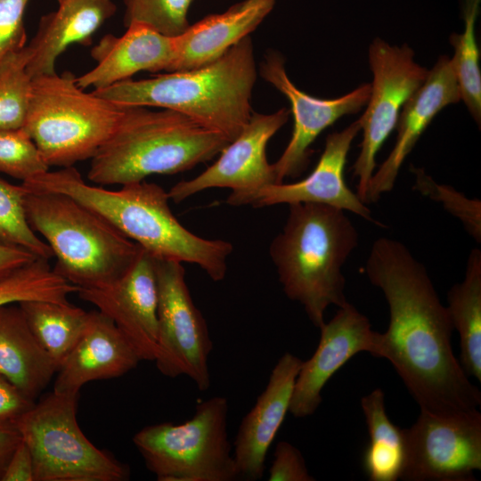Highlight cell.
Returning a JSON list of instances; mask_svg holds the SVG:
<instances>
[{"label":"cell","mask_w":481,"mask_h":481,"mask_svg":"<svg viewBox=\"0 0 481 481\" xmlns=\"http://www.w3.org/2000/svg\"><path fill=\"white\" fill-rule=\"evenodd\" d=\"M29 0H0V59L26 45L24 14Z\"/></svg>","instance_id":"35"},{"label":"cell","mask_w":481,"mask_h":481,"mask_svg":"<svg viewBox=\"0 0 481 481\" xmlns=\"http://www.w3.org/2000/svg\"><path fill=\"white\" fill-rule=\"evenodd\" d=\"M320 330L316 350L302 362L295 382L289 412L297 418L315 412L322 400V388L347 361L361 352L373 355L375 350L378 332L371 330L369 319L348 302Z\"/></svg>","instance_id":"17"},{"label":"cell","mask_w":481,"mask_h":481,"mask_svg":"<svg viewBox=\"0 0 481 481\" xmlns=\"http://www.w3.org/2000/svg\"><path fill=\"white\" fill-rule=\"evenodd\" d=\"M358 245V232L344 210L317 203H292L269 253L286 296L300 303L321 328L326 309L347 303L342 266Z\"/></svg>","instance_id":"4"},{"label":"cell","mask_w":481,"mask_h":481,"mask_svg":"<svg viewBox=\"0 0 481 481\" xmlns=\"http://www.w3.org/2000/svg\"><path fill=\"white\" fill-rule=\"evenodd\" d=\"M461 100L452 58L442 55L404 104L396 124L394 148L370 181L367 204L378 201L394 188L403 163L431 121L444 108Z\"/></svg>","instance_id":"19"},{"label":"cell","mask_w":481,"mask_h":481,"mask_svg":"<svg viewBox=\"0 0 481 481\" xmlns=\"http://www.w3.org/2000/svg\"><path fill=\"white\" fill-rule=\"evenodd\" d=\"M19 306L32 334L59 368L82 336L88 312L69 302L29 300Z\"/></svg>","instance_id":"27"},{"label":"cell","mask_w":481,"mask_h":481,"mask_svg":"<svg viewBox=\"0 0 481 481\" xmlns=\"http://www.w3.org/2000/svg\"><path fill=\"white\" fill-rule=\"evenodd\" d=\"M361 131L360 118L345 129L326 137L323 151L312 173L293 183H272L238 199L232 206L256 208L278 204L317 203L350 211L384 227L375 220L369 208L346 183L344 170L355 137Z\"/></svg>","instance_id":"16"},{"label":"cell","mask_w":481,"mask_h":481,"mask_svg":"<svg viewBox=\"0 0 481 481\" xmlns=\"http://www.w3.org/2000/svg\"><path fill=\"white\" fill-rule=\"evenodd\" d=\"M481 0H463L462 33L452 34L450 42L454 48L452 57L461 99L463 100L474 120L481 122V73L479 51L476 38V22Z\"/></svg>","instance_id":"28"},{"label":"cell","mask_w":481,"mask_h":481,"mask_svg":"<svg viewBox=\"0 0 481 481\" xmlns=\"http://www.w3.org/2000/svg\"><path fill=\"white\" fill-rule=\"evenodd\" d=\"M158 283V351L155 363L166 377L187 376L199 390L210 387L213 349L205 318L195 306L182 263L155 258Z\"/></svg>","instance_id":"10"},{"label":"cell","mask_w":481,"mask_h":481,"mask_svg":"<svg viewBox=\"0 0 481 481\" xmlns=\"http://www.w3.org/2000/svg\"><path fill=\"white\" fill-rule=\"evenodd\" d=\"M446 306L453 329L460 334L461 365L467 375L481 381V251H470L465 277L447 293Z\"/></svg>","instance_id":"25"},{"label":"cell","mask_w":481,"mask_h":481,"mask_svg":"<svg viewBox=\"0 0 481 481\" xmlns=\"http://www.w3.org/2000/svg\"><path fill=\"white\" fill-rule=\"evenodd\" d=\"M49 167L23 128L0 129V173L24 182Z\"/></svg>","instance_id":"33"},{"label":"cell","mask_w":481,"mask_h":481,"mask_svg":"<svg viewBox=\"0 0 481 481\" xmlns=\"http://www.w3.org/2000/svg\"><path fill=\"white\" fill-rule=\"evenodd\" d=\"M370 441L363 452V469L371 481L400 479L405 462L404 428L395 426L385 408V395L376 388L361 399Z\"/></svg>","instance_id":"26"},{"label":"cell","mask_w":481,"mask_h":481,"mask_svg":"<svg viewBox=\"0 0 481 481\" xmlns=\"http://www.w3.org/2000/svg\"><path fill=\"white\" fill-rule=\"evenodd\" d=\"M80 298L108 316L140 360L154 361L158 351V283L155 258L143 249L112 284L79 289Z\"/></svg>","instance_id":"15"},{"label":"cell","mask_w":481,"mask_h":481,"mask_svg":"<svg viewBox=\"0 0 481 481\" xmlns=\"http://www.w3.org/2000/svg\"><path fill=\"white\" fill-rule=\"evenodd\" d=\"M69 71L32 78L22 128L49 166L67 167L92 159L115 130L125 105L77 84Z\"/></svg>","instance_id":"7"},{"label":"cell","mask_w":481,"mask_h":481,"mask_svg":"<svg viewBox=\"0 0 481 481\" xmlns=\"http://www.w3.org/2000/svg\"><path fill=\"white\" fill-rule=\"evenodd\" d=\"M404 481H473L481 469V413L477 409L452 414L420 410L404 428Z\"/></svg>","instance_id":"12"},{"label":"cell","mask_w":481,"mask_h":481,"mask_svg":"<svg viewBox=\"0 0 481 481\" xmlns=\"http://www.w3.org/2000/svg\"><path fill=\"white\" fill-rule=\"evenodd\" d=\"M112 135L91 159L88 179L127 184L190 170L230 143L223 135L171 110L126 106Z\"/></svg>","instance_id":"5"},{"label":"cell","mask_w":481,"mask_h":481,"mask_svg":"<svg viewBox=\"0 0 481 481\" xmlns=\"http://www.w3.org/2000/svg\"><path fill=\"white\" fill-rule=\"evenodd\" d=\"M260 75L290 103L294 126L284 151L273 165L275 183L295 177L306 167L310 146L327 127L345 115L358 112L369 101L371 84H363L335 99H319L298 89L289 79L281 54L271 51L260 64Z\"/></svg>","instance_id":"14"},{"label":"cell","mask_w":481,"mask_h":481,"mask_svg":"<svg viewBox=\"0 0 481 481\" xmlns=\"http://www.w3.org/2000/svg\"><path fill=\"white\" fill-rule=\"evenodd\" d=\"M36 258L37 257L27 250L0 244V279Z\"/></svg>","instance_id":"39"},{"label":"cell","mask_w":481,"mask_h":481,"mask_svg":"<svg viewBox=\"0 0 481 481\" xmlns=\"http://www.w3.org/2000/svg\"><path fill=\"white\" fill-rule=\"evenodd\" d=\"M35 402L27 397L6 378L0 375V422H14Z\"/></svg>","instance_id":"37"},{"label":"cell","mask_w":481,"mask_h":481,"mask_svg":"<svg viewBox=\"0 0 481 481\" xmlns=\"http://www.w3.org/2000/svg\"><path fill=\"white\" fill-rule=\"evenodd\" d=\"M29 192L0 178V244L19 248L37 258L53 257L50 246L30 227L25 210Z\"/></svg>","instance_id":"31"},{"label":"cell","mask_w":481,"mask_h":481,"mask_svg":"<svg viewBox=\"0 0 481 481\" xmlns=\"http://www.w3.org/2000/svg\"><path fill=\"white\" fill-rule=\"evenodd\" d=\"M29 192L62 193L97 213L156 259L199 265L214 281L224 279L233 250L224 240L201 238L174 216L161 186L143 181L117 191L88 184L74 167L22 182Z\"/></svg>","instance_id":"2"},{"label":"cell","mask_w":481,"mask_h":481,"mask_svg":"<svg viewBox=\"0 0 481 481\" xmlns=\"http://www.w3.org/2000/svg\"><path fill=\"white\" fill-rule=\"evenodd\" d=\"M302 360L285 353L274 365L264 391L242 419L232 446L240 478L263 477L267 452L287 413Z\"/></svg>","instance_id":"18"},{"label":"cell","mask_w":481,"mask_h":481,"mask_svg":"<svg viewBox=\"0 0 481 481\" xmlns=\"http://www.w3.org/2000/svg\"><path fill=\"white\" fill-rule=\"evenodd\" d=\"M79 393L53 391L13 423L29 447L34 481H124L129 469L94 446L77 420Z\"/></svg>","instance_id":"9"},{"label":"cell","mask_w":481,"mask_h":481,"mask_svg":"<svg viewBox=\"0 0 481 481\" xmlns=\"http://www.w3.org/2000/svg\"><path fill=\"white\" fill-rule=\"evenodd\" d=\"M57 9L41 17L28 45L30 77L55 73L58 57L71 45H89L93 35L116 12L112 0H56Z\"/></svg>","instance_id":"23"},{"label":"cell","mask_w":481,"mask_h":481,"mask_svg":"<svg viewBox=\"0 0 481 481\" xmlns=\"http://www.w3.org/2000/svg\"><path fill=\"white\" fill-rule=\"evenodd\" d=\"M289 115L285 108L270 114L253 111L240 134L224 148L217 160L192 179L173 185L167 192L169 200L179 203L210 188H229L232 192L226 202L232 206L238 199L275 183L265 149L288 121Z\"/></svg>","instance_id":"13"},{"label":"cell","mask_w":481,"mask_h":481,"mask_svg":"<svg viewBox=\"0 0 481 481\" xmlns=\"http://www.w3.org/2000/svg\"><path fill=\"white\" fill-rule=\"evenodd\" d=\"M28 45L0 59V129L22 128L31 96Z\"/></svg>","instance_id":"30"},{"label":"cell","mask_w":481,"mask_h":481,"mask_svg":"<svg viewBox=\"0 0 481 481\" xmlns=\"http://www.w3.org/2000/svg\"><path fill=\"white\" fill-rule=\"evenodd\" d=\"M256 79L253 44L247 37L207 65L145 79L130 78L92 92L119 105L180 112L232 142L253 112Z\"/></svg>","instance_id":"3"},{"label":"cell","mask_w":481,"mask_h":481,"mask_svg":"<svg viewBox=\"0 0 481 481\" xmlns=\"http://www.w3.org/2000/svg\"><path fill=\"white\" fill-rule=\"evenodd\" d=\"M414 55L408 45H391L379 37L369 47L373 80L367 108L360 118L363 140L353 166L354 177L358 180L356 194L365 204L376 154L396 127L404 104L428 76V69L418 64Z\"/></svg>","instance_id":"11"},{"label":"cell","mask_w":481,"mask_h":481,"mask_svg":"<svg viewBox=\"0 0 481 481\" xmlns=\"http://www.w3.org/2000/svg\"><path fill=\"white\" fill-rule=\"evenodd\" d=\"M193 0H124L126 27L145 25L170 37L182 34L188 27V11Z\"/></svg>","instance_id":"32"},{"label":"cell","mask_w":481,"mask_h":481,"mask_svg":"<svg viewBox=\"0 0 481 481\" xmlns=\"http://www.w3.org/2000/svg\"><path fill=\"white\" fill-rule=\"evenodd\" d=\"M25 210L56 257L54 272L79 289L105 288L133 264L141 247L71 197L29 192Z\"/></svg>","instance_id":"6"},{"label":"cell","mask_w":481,"mask_h":481,"mask_svg":"<svg viewBox=\"0 0 481 481\" xmlns=\"http://www.w3.org/2000/svg\"><path fill=\"white\" fill-rule=\"evenodd\" d=\"M365 272L389 307L373 356L390 362L420 410L444 415L477 409L481 393L453 354V326L425 266L402 242L382 237L371 246Z\"/></svg>","instance_id":"1"},{"label":"cell","mask_w":481,"mask_h":481,"mask_svg":"<svg viewBox=\"0 0 481 481\" xmlns=\"http://www.w3.org/2000/svg\"><path fill=\"white\" fill-rule=\"evenodd\" d=\"M1 481H34L32 456L22 440L12 453Z\"/></svg>","instance_id":"38"},{"label":"cell","mask_w":481,"mask_h":481,"mask_svg":"<svg viewBox=\"0 0 481 481\" xmlns=\"http://www.w3.org/2000/svg\"><path fill=\"white\" fill-rule=\"evenodd\" d=\"M269 481H314L301 452L286 441L277 444L269 469Z\"/></svg>","instance_id":"36"},{"label":"cell","mask_w":481,"mask_h":481,"mask_svg":"<svg viewBox=\"0 0 481 481\" xmlns=\"http://www.w3.org/2000/svg\"><path fill=\"white\" fill-rule=\"evenodd\" d=\"M415 175L414 189L424 196L436 200L463 224L466 231L476 240L481 241V202L469 199L452 187L436 183L422 168L412 167Z\"/></svg>","instance_id":"34"},{"label":"cell","mask_w":481,"mask_h":481,"mask_svg":"<svg viewBox=\"0 0 481 481\" xmlns=\"http://www.w3.org/2000/svg\"><path fill=\"white\" fill-rule=\"evenodd\" d=\"M275 3L276 0H243L224 12L190 24L175 37V59L169 71L192 69L216 61L249 37L273 11Z\"/></svg>","instance_id":"22"},{"label":"cell","mask_w":481,"mask_h":481,"mask_svg":"<svg viewBox=\"0 0 481 481\" xmlns=\"http://www.w3.org/2000/svg\"><path fill=\"white\" fill-rule=\"evenodd\" d=\"M79 289L52 269L48 260L32 262L0 279V306L29 300L69 303Z\"/></svg>","instance_id":"29"},{"label":"cell","mask_w":481,"mask_h":481,"mask_svg":"<svg viewBox=\"0 0 481 481\" xmlns=\"http://www.w3.org/2000/svg\"><path fill=\"white\" fill-rule=\"evenodd\" d=\"M21 437L12 422H0V481L5 467Z\"/></svg>","instance_id":"40"},{"label":"cell","mask_w":481,"mask_h":481,"mask_svg":"<svg viewBox=\"0 0 481 481\" xmlns=\"http://www.w3.org/2000/svg\"><path fill=\"white\" fill-rule=\"evenodd\" d=\"M228 413L227 398L213 396L200 402L185 422L146 426L133 443L159 481H232L239 474Z\"/></svg>","instance_id":"8"},{"label":"cell","mask_w":481,"mask_h":481,"mask_svg":"<svg viewBox=\"0 0 481 481\" xmlns=\"http://www.w3.org/2000/svg\"><path fill=\"white\" fill-rule=\"evenodd\" d=\"M57 371L56 363L29 330L19 304L0 306V375L34 401Z\"/></svg>","instance_id":"24"},{"label":"cell","mask_w":481,"mask_h":481,"mask_svg":"<svg viewBox=\"0 0 481 481\" xmlns=\"http://www.w3.org/2000/svg\"><path fill=\"white\" fill-rule=\"evenodd\" d=\"M140 361L112 320L98 310L88 312L82 336L58 368L53 391L79 393L87 382L121 377Z\"/></svg>","instance_id":"21"},{"label":"cell","mask_w":481,"mask_h":481,"mask_svg":"<svg viewBox=\"0 0 481 481\" xmlns=\"http://www.w3.org/2000/svg\"><path fill=\"white\" fill-rule=\"evenodd\" d=\"M120 37L103 36L91 49L96 65L77 77L82 89H102L130 79L140 71L168 72L175 59V37L142 24L126 27Z\"/></svg>","instance_id":"20"}]
</instances>
